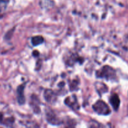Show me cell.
Instances as JSON below:
<instances>
[{
	"label": "cell",
	"mask_w": 128,
	"mask_h": 128,
	"mask_svg": "<svg viewBox=\"0 0 128 128\" xmlns=\"http://www.w3.org/2000/svg\"><path fill=\"white\" fill-rule=\"evenodd\" d=\"M96 76L100 78H103L112 81L114 80L116 78V74L115 70L112 67L105 66L96 72Z\"/></svg>",
	"instance_id": "1"
},
{
	"label": "cell",
	"mask_w": 128,
	"mask_h": 128,
	"mask_svg": "<svg viewBox=\"0 0 128 128\" xmlns=\"http://www.w3.org/2000/svg\"><path fill=\"white\" fill-rule=\"evenodd\" d=\"M94 111L100 115H108L111 113V110L109 108L108 105L104 102L102 100H99L98 101L94 104L92 106Z\"/></svg>",
	"instance_id": "2"
},
{
	"label": "cell",
	"mask_w": 128,
	"mask_h": 128,
	"mask_svg": "<svg viewBox=\"0 0 128 128\" xmlns=\"http://www.w3.org/2000/svg\"><path fill=\"white\" fill-rule=\"evenodd\" d=\"M64 102L68 106L72 108V110H78L80 108L78 102L77 98H76V96L75 95H72V96L66 98Z\"/></svg>",
	"instance_id": "3"
},
{
	"label": "cell",
	"mask_w": 128,
	"mask_h": 128,
	"mask_svg": "<svg viewBox=\"0 0 128 128\" xmlns=\"http://www.w3.org/2000/svg\"><path fill=\"white\" fill-rule=\"evenodd\" d=\"M26 83L21 84L18 87L17 89V99L18 103L20 104H23L25 102V97L24 95V90Z\"/></svg>",
	"instance_id": "4"
},
{
	"label": "cell",
	"mask_w": 128,
	"mask_h": 128,
	"mask_svg": "<svg viewBox=\"0 0 128 128\" xmlns=\"http://www.w3.org/2000/svg\"><path fill=\"white\" fill-rule=\"evenodd\" d=\"M110 102L111 105L112 106V108H113L115 111H117V110H118L120 105V100L118 95L117 94L115 93L113 94L112 95H111V96L110 97Z\"/></svg>",
	"instance_id": "5"
},
{
	"label": "cell",
	"mask_w": 128,
	"mask_h": 128,
	"mask_svg": "<svg viewBox=\"0 0 128 128\" xmlns=\"http://www.w3.org/2000/svg\"><path fill=\"white\" fill-rule=\"evenodd\" d=\"M44 96L48 102H54L56 100V96L54 92L51 90H46L44 94Z\"/></svg>",
	"instance_id": "6"
},
{
	"label": "cell",
	"mask_w": 128,
	"mask_h": 128,
	"mask_svg": "<svg viewBox=\"0 0 128 128\" xmlns=\"http://www.w3.org/2000/svg\"><path fill=\"white\" fill-rule=\"evenodd\" d=\"M46 120L48 121L50 123L52 124L57 125L59 124L60 121L58 119V118L56 117V115L53 113V112H51L50 111H49L48 112L46 113Z\"/></svg>",
	"instance_id": "7"
},
{
	"label": "cell",
	"mask_w": 128,
	"mask_h": 128,
	"mask_svg": "<svg viewBox=\"0 0 128 128\" xmlns=\"http://www.w3.org/2000/svg\"><path fill=\"white\" fill-rule=\"evenodd\" d=\"M43 42L44 38L41 36H36L31 38V43L34 46H37L41 44Z\"/></svg>",
	"instance_id": "8"
},
{
	"label": "cell",
	"mask_w": 128,
	"mask_h": 128,
	"mask_svg": "<svg viewBox=\"0 0 128 128\" xmlns=\"http://www.w3.org/2000/svg\"><path fill=\"white\" fill-rule=\"evenodd\" d=\"M8 4V1L6 0H0V12L3 11L6 9Z\"/></svg>",
	"instance_id": "9"
},
{
	"label": "cell",
	"mask_w": 128,
	"mask_h": 128,
	"mask_svg": "<svg viewBox=\"0 0 128 128\" xmlns=\"http://www.w3.org/2000/svg\"><path fill=\"white\" fill-rule=\"evenodd\" d=\"M3 118H4L3 114H2V112H0V124H1V122H2Z\"/></svg>",
	"instance_id": "10"
}]
</instances>
